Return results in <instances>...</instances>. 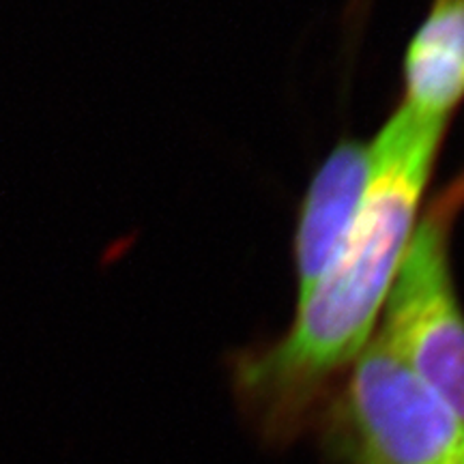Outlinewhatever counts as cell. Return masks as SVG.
<instances>
[{
    "label": "cell",
    "mask_w": 464,
    "mask_h": 464,
    "mask_svg": "<svg viewBox=\"0 0 464 464\" xmlns=\"http://www.w3.org/2000/svg\"><path fill=\"white\" fill-rule=\"evenodd\" d=\"M445 131L448 125L417 119L402 106L392 114L370 142L372 181L338 258L299 299L282 338L232 359V393L263 443L286 448L307 430L374 338Z\"/></svg>",
    "instance_id": "obj_1"
},
{
    "label": "cell",
    "mask_w": 464,
    "mask_h": 464,
    "mask_svg": "<svg viewBox=\"0 0 464 464\" xmlns=\"http://www.w3.org/2000/svg\"><path fill=\"white\" fill-rule=\"evenodd\" d=\"M312 426L327 464H464V421L376 334Z\"/></svg>",
    "instance_id": "obj_2"
},
{
    "label": "cell",
    "mask_w": 464,
    "mask_h": 464,
    "mask_svg": "<svg viewBox=\"0 0 464 464\" xmlns=\"http://www.w3.org/2000/svg\"><path fill=\"white\" fill-rule=\"evenodd\" d=\"M464 211V174L434 196L398 266L379 338L464 421V310L450 239Z\"/></svg>",
    "instance_id": "obj_3"
},
{
    "label": "cell",
    "mask_w": 464,
    "mask_h": 464,
    "mask_svg": "<svg viewBox=\"0 0 464 464\" xmlns=\"http://www.w3.org/2000/svg\"><path fill=\"white\" fill-rule=\"evenodd\" d=\"M374 172L372 144L344 138L318 168L301 202L293 254L299 299L332 266L362 213Z\"/></svg>",
    "instance_id": "obj_4"
},
{
    "label": "cell",
    "mask_w": 464,
    "mask_h": 464,
    "mask_svg": "<svg viewBox=\"0 0 464 464\" xmlns=\"http://www.w3.org/2000/svg\"><path fill=\"white\" fill-rule=\"evenodd\" d=\"M402 75L406 112L450 125L464 102V0H432L406 45Z\"/></svg>",
    "instance_id": "obj_5"
}]
</instances>
